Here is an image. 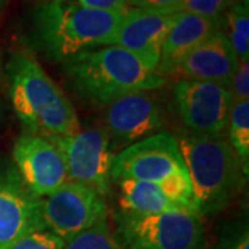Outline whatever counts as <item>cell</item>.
<instances>
[{"label":"cell","mask_w":249,"mask_h":249,"mask_svg":"<svg viewBox=\"0 0 249 249\" xmlns=\"http://www.w3.org/2000/svg\"><path fill=\"white\" fill-rule=\"evenodd\" d=\"M124 11L36 1L29 14V43L46 60L62 65L85 50L109 45Z\"/></svg>","instance_id":"obj_1"},{"label":"cell","mask_w":249,"mask_h":249,"mask_svg":"<svg viewBox=\"0 0 249 249\" xmlns=\"http://www.w3.org/2000/svg\"><path fill=\"white\" fill-rule=\"evenodd\" d=\"M6 70L11 106L24 133L55 142L79 130V119L70 98L36 57L19 50L10 57Z\"/></svg>","instance_id":"obj_2"},{"label":"cell","mask_w":249,"mask_h":249,"mask_svg":"<svg viewBox=\"0 0 249 249\" xmlns=\"http://www.w3.org/2000/svg\"><path fill=\"white\" fill-rule=\"evenodd\" d=\"M68 89L90 107L106 108L122 96L158 90L166 79L119 46L85 50L61 65Z\"/></svg>","instance_id":"obj_3"},{"label":"cell","mask_w":249,"mask_h":249,"mask_svg":"<svg viewBox=\"0 0 249 249\" xmlns=\"http://www.w3.org/2000/svg\"><path fill=\"white\" fill-rule=\"evenodd\" d=\"M201 216L214 214L231 204L248 176L222 136H201L183 130L176 136Z\"/></svg>","instance_id":"obj_4"},{"label":"cell","mask_w":249,"mask_h":249,"mask_svg":"<svg viewBox=\"0 0 249 249\" xmlns=\"http://www.w3.org/2000/svg\"><path fill=\"white\" fill-rule=\"evenodd\" d=\"M115 238L124 249H202V216L176 209L160 213L133 214L116 212Z\"/></svg>","instance_id":"obj_5"},{"label":"cell","mask_w":249,"mask_h":249,"mask_svg":"<svg viewBox=\"0 0 249 249\" xmlns=\"http://www.w3.org/2000/svg\"><path fill=\"white\" fill-rule=\"evenodd\" d=\"M67 162L68 178L107 198L112 191L114 145L103 126H80L70 137L55 140Z\"/></svg>","instance_id":"obj_6"},{"label":"cell","mask_w":249,"mask_h":249,"mask_svg":"<svg viewBox=\"0 0 249 249\" xmlns=\"http://www.w3.org/2000/svg\"><path fill=\"white\" fill-rule=\"evenodd\" d=\"M40 216L46 230L65 242L107 220V198L88 186L68 180L52 194L40 198Z\"/></svg>","instance_id":"obj_7"},{"label":"cell","mask_w":249,"mask_h":249,"mask_svg":"<svg viewBox=\"0 0 249 249\" xmlns=\"http://www.w3.org/2000/svg\"><path fill=\"white\" fill-rule=\"evenodd\" d=\"M231 104L229 89L217 83L178 79L172 88L173 109L190 133L226 134Z\"/></svg>","instance_id":"obj_8"},{"label":"cell","mask_w":249,"mask_h":249,"mask_svg":"<svg viewBox=\"0 0 249 249\" xmlns=\"http://www.w3.org/2000/svg\"><path fill=\"white\" fill-rule=\"evenodd\" d=\"M187 172L178 139L169 132H158L124 147L115 154L112 180L130 178L160 184L175 175Z\"/></svg>","instance_id":"obj_9"},{"label":"cell","mask_w":249,"mask_h":249,"mask_svg":"<svg viewBox=\"0 0 249 249\" xmlns=\"http://www.w3.org/2000/svg\"><path fill=\"white\" fill-rule=\"evenodd\" d=\"M165 109L155 90H140L122 96L106 107L103 127L112 144L130 145L162 132Z\"/></svg>","instance_id":"obj_10"},{"label":"cell","mask_w":249,"mask_h":249,"mask_svg":"<svg viewBox=\"0 0 249 249\" xmlns=\"http://www.w3.org/2000/svg\"><path fill=\"white\" fill-rule=\"evenodd\" d=\"M11 160L24 183L39 198L52 194L70 180L61 150L42 136L21 134L13 145Z\"/></svg>","instance_id":"obj_11"},{"label":"cell","mask_w":249,"mask_h":249,"mask_svg":"<svg viewBox=\"0 0 249 249\" xmlns=\"http://www.w3.org/2000/svg\"><path fill=\"white\" fill-rule=\"evenodd\" d=\"M40 229H45L40 198L28 188L11 160H0V249H9Z\"/></svg>","instance_id":"obj_12"},{"label":"cell","mask_w":249,"mask_h":249,"mask_svg":"<svg viewBox=\"0 0 249 249\" xmlns=\"http://www.w3.org/2000/svg\"><path fill=\"white\" fill-rule=\"evenodd\" d=\"M173 18L175 14L129 7L108 46H119L130 52L148 70L157 72L162 45Z\"/></svg>","instance_id":"obj_13"},{"label":"cell","mask_w":249,"mask_h":249,"mask_svg":"<svg viewBox=\"0 0 249 249\" xmlns=\"http://www.w3.org/2000/svg\"><path fill=\"white\" fill-rule=\"evenodd\" d=\"M238 60L222 27L194 47L178 65V79L201 80L230 88Z\"/></svg>","instance_id":"obj_14"},{"label":"cell","mask_w":249,"mask_h":249,"mask_svg":"<svg viewBox=\"0 0 249 249\" xmlns=\"http://www.w3.org/2000/svg\"><path fill=\"white\" fill-rule=\"evenodd\" d=\"M222 27V17L208 18L191 13H176L165 36L157 73L168 80L176 76L178 65L194 47Z\"/></svg>","instance_id":"obj_15"},{"label":"cell","mask_w":249,"mask_h":249,"mask_svg":"<svg viewBox=\"0 0 249 249\" xmlns=\"http://www.w3.org/2000/svg\"><path fill=\"white\" fill-rule=\"evenodd\" d=\"M118 188L119 212L133 214H152L183 209L166 196L158 184L130 178L114 180Z\"/></svg>","instance_id":"obj_16"},{"label":"cell","mask_w":249,"mask_h":249,"mask_svg":"<svg viewBox=\"0 0 249 249\" xmlns=\"http://www.w3.org/2000/svg\"><path fill=\"white\" fill-rule=\"evenodd\" d=\"M222 29L238 62L249 61L248 0H235L224 11Z\"/></svg>","instance_id":"obj_17"},{"label":"cell","mask_w":249,"mask_h":249,"mask_svg":"<svg viewBox=\"0 0 249 249\" xmlns=\"http://www.w3.org/2000/svg\"><path fill=\"white\" fill-rule=\"evenodd\" d=\"M226 139L240 160L245 175L249 173V100L232 101L227 126Z\"/></svg>","instance_id":"obj_18"},{"label":"cell","mask_w":249,"mask_h":249,"mask_svg":"<svg viewBox=\"0 0 249 249\" xmlns=\"http://www.w3.org/2000/svg\"><path fill=\"white\" fill-rule=\"evenodd\" d=\"M64 249H124L109 230L107 220L94 224L88 230L65 241Z\"/></svg>","instance_id":"obj_19"},{"label":"cell","mask_w":249,"mask_h":249,"mask_svg":"<svg viewBox=\"0 0 249 249\" xmlns=\"http://www.w3.org/2000/svg\"><path fill=\"white\" fill-rule=\"evenodd\" d=\"M235 0H180L173 9L176 13H191L208 18H220Z\"/></svg>","instance_id":"obj_20"},{"label":"cell","mask_w":249,"mask_h":249,"mask_svg":"<svg viewBox=\"0 0 249 249\" xmlns=\"http://www.w3.org/2000/svg\"><path fill=\"white\" fill-rule=\"evenodd\" d=\"M65 242L52 231L40 229L25 234L9 249H64Z\"/></svg>","instance_id":"obj_21"},{"label":"cell","mask_w":249,"mask_h":249,"mask_svg":"<svg viewBox=\"0 0 249 249\" xmlns=\"http://www.w3.org/2000/svg\"><path fill=\"white\" fill-rule=\"evenodd\" d=\"M214 249H249L248 224L234 226L219 238Z\"/></svg>","instance_id":"obj_22"},{"label":"cell","mask_w":249,"mask_h":249,"mask_svg":"<svg viewBox=\"0 0 249 249\" xmlns=\"http://www.w3.org/2000/svg\"><path fill=\"white\" fill-rule=\"evenodd\" d=\"M229 91L231 94L232 101L249 100V61L238 62Z\"/></svg>","instance_id":"obj_23"},{"label":"cell","mask_w":249,"mask_h":249,"mask_svg":"<svg viewBox=\"0 0 249 249\" xmlns=\"http://www.w3.org/2000/svg\"><path fill=\"white\" fill-rule=\"evenodd\" d=\"M36 1H54V3H70L80 7L96 10H112V11H124L129 9L126 0H36Z\"/></svg>","instance_id":"obj_24"},{"label":"cell","mask_w":249,"mask_h":249,"mask_svg":"<svg viewBox=\"0 0 249 249\" xmlns=\"http://www.w3.org/2000/svg\"><path fill=\"white\" fill-rule=\"evenodd\" d=\"M178 1L180 0H126L129 7L165 13V14H172V11L178 6Z\"/></svg>","instance_id":"obj_25"},{"label":"cell","mask_w":249,"mask_h":249,"mask_svg":"<svg viewBox=\"0 0 249 249\" xmlns=\"http://www.w3.org/2000/svg\"><path fill=\"white\" fill-rule=\"evenodd\" d=\"M0 112H1V98H0Z\"/></svg>","instance_id":"obj_26"},{"label":"cell","mask_w":249,"mask_h":249,"mask_svg":"<svg viewBox=\"0 0 249 249\" xmlns=\"http://www.w3.org/2000/svg\"><path fill=\"white\" fill-rule=\"evenodd\" d=\"M1 1H3V0H0V6H1Z\"/></svg>","instance_id":"obj_27"}]
</instances>
